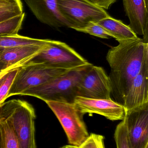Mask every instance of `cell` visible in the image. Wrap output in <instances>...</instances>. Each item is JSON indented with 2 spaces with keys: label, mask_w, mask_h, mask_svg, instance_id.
Listing matches in <instances>:
<instances>
[{
  "label": "cell",
  "mask_w": 148,
  "mask_h": 148,
  "mask_svg": "<svg viewBox=\"0 0 148 148\" xmlns=\"http://www.w3.org/2000/svg\"><path fill=\"white\" fill-rule=\"evenodd\" d=\"M119 42L109 50L106 59L110 68L109 77L111 95L115 101L123 105L124 97L148 56V43L139 37Z\"/></svg>",
  "instance_id": "cell-1"
},
{
  "label": "cell",
  "mask_w": 148,
  "mask_h": 148,
  "mask_svg": "<svg viewBox=\"0 0 148 148\" xmlns=\"http://www.w3.org/2000/svg\"><path fill=\"white\" fill-rule=\"evenodd\" d=\"M91 63L71 69L43 84L29 89L20 95L29 96L46 101L74 103L77 85Z\"/></svg>",
  "instance_id": "cell-2"
},
{
  "label": "cell",
  "mask_w": 148,
  "mask_h": 148,
  "mask_svg": "<svg viewBox=\"0 0 148 148\" xmlns=\"http://www.w3.org/2000/svg\"><path fill=\"white\" fill-rule=\"evenodd\" d=\"M0 107L12 122L20 148H36V114L32 105L23 100L13 99L4 102Z\"/></svg>",
  "instance_id": "cell-3"
},
{
  "label": "cell",
  "mask_w": 148,
  "mask_h": 148,
  "mask_svg": "<svg viewBox=\"0 0 148 148\" xmlns=\"http://www.w3.org/2000/svg\"><path fill=\"white\" fill-rule=\"evenodd\" d=\"M72 69H74L58 68L46 63L28 62L18 69L7 99L20 95L25 90L43 84Z\"/></svg>",
  "instance_id": "cell-4"
},
{
  "label": "cell",
  "mask_w": 148,
  "mask_h": 148,
  "mask_svg": "<svg viewBox=\"0 0 148 148\" xmlns=\"http://www.w3.org/2000/svg\"><path fill=\"white\" fill-rule=\"evenodd\" d=\"M45 102L59 120L69 144L80 147L89 136L83 120L84 114L74 103L52 101H46Z\"/></svg>",
  "instance_id": "cell-5"
},
{
  "label": "cell",
  "mask_w": 148,
  "mask_h": 148,
  "mask_svg": "<svg viewBox=\"0 0 148 148\" xmlns=\"http://www.w3.org/2000/svg\"><path fill=\"white\" fill-rule=\"evenodd\" d=\"M57 6L70 28L74 29L110 16L103 8L87 0H57Z\"/></svg>",
  "instance_id": "cell-6"
},
{
  "label": "cell",
  "mask_w": 148,
  "mask_h": 148,
  "mask_svg": "<svg viewBox=\"0 0 148 148\" xmlns=\"http://www.w3.org/2000/svg\"><path fill=\"white\" fill-rule=\"evenodd\" d=\"M29 62L46 63L58 68L67 69L76 68L89 63L65 42L51 40Z\"/></svg>",
  "instance_id": "cell-7"
},
{
  "label": "cell",
  "mask_w": 148,
  "mask_h": 148,
  "mask_svg": "<svg viewBox=\"0 0 148 148\" xmlns=\"http://www.w3.org/2000/svg\"><path fill=\"white\" fill-rule=\"evenodd\" d=\"M112 86L109 75L101 67L93 64L79 82L76 97L90 99H111Z\"/></svg>",
  "instance_id": "cell-8"
},
{
  "label": "cell",
  "mask_w": 148,
  "mask_h": 148,
  "mask_svg": "<svg viewBox=\"0 0 148 148\" xmlns=\"http://www.w3.org/2000/svg\"><path fill=\"white\" fill-rule=\"evenodd\" d=\"M123 120L130 148H148V104L126 111Z\"/></svg>",
  "instance_id": "cell-9"
},
{
  "label": "cell",
  "mask_w": 148,
  "mask_h": 148,
  "mask_svg": "<svg viewBox=\"0 0 148 148\" xmlns=\"http://www.w3.org/2000/svg\"><path fill=\"white\" fill-rule=\"evenodd\" d=\"M74 103L84 114H97L111 121H122L126 114L124 106L111 99H90L77 96Z\"/></svg>",
  "instance_id": "cell-10"
},
{
  "label": "cell",
  "mask_w": 148,
  "mask_h": 148,
  "mask_svg": "<svg viewBox=\"0 0 148 148\" xmlns=\"http://www.w3.org/2000/svg\"><path fill=\"white\" fill-rule=\"evenodd\" d=\"M36 19L43 24L55 28L71 27L60 13L57 0H24Z\"/></svg>",
  "instance_id": "cell-11"
},
{
  "label": "cell",
  "mask_w": 148,
  "mask_h": 148,
  "mask_svg": "<svg viewBox=\"0 0 148 148\" xmlns=\"http://www.w3.org/2000/svg\"><path fill=\"white\" fill-rule=\"evenodd\" d=\"M148 56L140 71L134 79L130 89L124 97L123 105L126 111L148 104Z\"/></svg>",
  "instance_id": "cell-12"
},
{
  "label": "cell",
  "mask_w": 148,
  "mask_h": 148,
  "mask_svg": "<svg viewBox=\"0 0 148 148\" xmlns=\"http://www.w3.org/2000/svg\"><path fill=\"white\" fill-rule=\"evenodd\" d=\"M124 10L129 21V26L136 35L148 43V0H123Z\"/></svg>",
  "instance_id": "cell-13"
},
{
  "label": "cell",
  "mask_w": 148,
  "mask_h": 148,
  "mask_svg": "<svg viewBox=\"0 0 148 148\" xmlns=\"http://www.w3.org/2000/svg\"><path fill=\"white\" fill-rule=\"evenodd\" d=\"M46 44L2 49L0 52V60L7 69L20 67L37 55Z\"/></svg>",
  "instance_id": "cell-14"
},
{
  "label": "cell",
  "mask_w": 148,
  "mask_h": 148,
  "mask_svg": "<svg viewBox=\"0 0 148 148\" xmlns=\"http://www.w3.org/2000/svg\"><path fill=\"white\" fill-rule=\"evenodd\" d=\"M118 42L134 40L138 38L137 35L129 25L124 24L120 20L109 16L97 22Z\"/></svg>",
  "instance_id": "cell-15"
},
{
  "label": "cell",
  "mask_w": 148,
  "mask_h": 148,
  "mask_svg": "<svg viewBox=\"0 0 148 148\" xmlns=\"http://www.w3.org/2000/svg\"><path fill=\"white\" fill-rule=\"evenodd\" d=\"M0 148H20L12 122L1 107Z\"/></svg>",
  "instance_id": "cell-16"
},
{
  "label": "cell",
  "mask_w": 148,
  "mask_h": 148,
  "mask_svg": "<svg viewBox=\"0 0 148 148\" xmlns=\"http://www.w3.org/2000/svg\"><path fill=\"white\" fill-rule=\"evenodd\" d=\"M49 39H38L20 35L0 36V48L14 47L30 45H43L48 42Z\"/></svg>",
  "instance_id": "cell-17"
},
{
  "label": "cell",
  "mask_w": 148,
  "mask_h": 148,
  "mask_svg": "<svg viewBox=\"0 0 148 148\" xmlns=\"http://www.w3.org/2000/svg\"><path fill=\"white\" fill-rule=\"evenodd\" d=\"M21 0H11L0 5V23L23 13Z\"/></svg>",
  "instance_id": "cell-18"
},
{
  "label": "cell",
  "mask_w": 148,
  "mask_h": 148,
  "mask_svg": "<svg viewBox=\"0 0 148 148\" xmlns=\"http://www.w3.org/2000/svg\"><path fill=\"white\" fill-rule=\"evenodd\" d=\"M25 17L23 12L20 15L0 23V36L17 34L21 29Z\"/></svg>",
  "instance_id": "cell-19"
},
{
  "label": "cell",
  "mask_w": 148,
  "mask_h": 148,
  "mask_svg": "<svg viewBox=\"0 0 148 148\" xmlns=\"http://www.w3.org/2000/svg\"><path fill=\"white\" fill-rule=\"evenodd\" d=\"M74 29L78 32L86 33L102 39H109L111 37L108 32L97 23L90 22L83 27Z\"/></svg>",
  "instance_id": "cell-20"
},
{
  "label": "cell",
  "mask_w": 148,
  "mask_h": 148,
  "mask_svg": "<svg viewBox=\"0 0 148 148\" xmlns=\"http://www.w3.org/2000/svg\"><path fill=\"white\" fill-rule=\"evenodd\" d=\"M114 139L117 148H130L126 124L123 120L116 127L115 132Z\"/></svg>",
  "instance_id": "cell-21"
},
{
  "label": "cell",
  "mask_w": 148,
  "mask_h": 148,
  "mask_svg": "<svg viewBox=\"0 0 148 148\" xmlns=\"http://www.w3.org/2000/svg\"><path fill=\"white\" fill-rule=\"evenodd\" d=\"M19 68L14 69L9 71L0 86V104L5 102V100L7 99V95L17 74Z\"/></svg>",
  "instance_id": "cell-22"
},
{
  "label": "cell",
  "mask_w": 148,
  "mask_h": 148,
  "mask_svg": "<svg viewBox=\"0 0 148 148\" xmlns=\"http://www.w3.org/2000/svg\"><path fill=\"white\" fill-rule=\"evenodd\" d=\"M104 137L95 134H89L88 138L79 147V148H105Z\"/></svg>",
  "instance_id": "cell-23"
},
{
  "label": "cell",
  "mask_w": 148,
  "mask_h": 148,
  "mask_svg": "<svg viewBox=\"0 0 148 148\" xmlns=\"http://www.w3.org/2000/svg\"><path fill=\"white\" fill-rule=\"evenodd\" d=\"M116 0H96V4L104 9H108Z\"/></svg>",
  "instance_id": "cell-24"
},
{
  "label": "cell",
  "mask_w": 148,
  "mask_h": 148,
  "mask_svg": "<svg viewBox=\"0 0 148 148\" xmlns=\"http://www.w3.org/2000/svg\"><path fill=\"white\" fill-rule=\"evenodd\" d=\"M2 49L3 48H0V52H1V50H2ZM9 69H12L6 68V67H5V66H4V64H3V63L1 62V61L0 60V74L1 73H2L4 72V71Z\"/></svg>",
  "instance_id": "cell-25"
},
{
  "label": "cell",
  "mask_w": 148,
  "mask_h": 148,
  "mask_svg": "<svg viewBox=\"0 0 148 148\" xmlns=\"http://www.w3.org/2000/svg\"><path fill=\"white\" fill-rule=\"evenodd\" d=\"M8 73H7L5 74V75H3V76L1 78V79H0V86H1V84L2 83V82H3V81H4V79H5V77H6V75H7V74H8Z\"/></svg>",
  "instance_id": "cell-26"
},
{
  "label": "cell",
  "mask_w": 148,
  "mask_h": 148,
  "mask_svg": "<svg viewBox=\"0 0 148 148\" xmlns=\"http://www.w3.org/2000/svg\"><path fill=\"white\" fill-rule=\"evenodd\" d=\"M66 146V148H79V147L74 145H67Z\"/></svg>",
  "instance_id": "cell-27"
},
{
  "label": "cell",
  "mask_w": 148,
  "mask_h": 148,
  "mask_svg": "<svg viewBox=\"0 0 148 148\" xmlns=\"http://www.w3.org/2000/svg\"><path fill=\"white\" fill-rule=\"evenodd\" d=\"M11 0H0V5L1 4H3V3H6L10 1Z\"/></svg>",
  "instance_id": "cell-28"
},
{
  "label": "cell",
  "mask_w": 148,
  "mask_h": 148,
  "mask_svg": "<svg viewBox=\"0 0 148 148\" xmlns=\"http://www.w3.org/2000/svg\"><path fill=\"white\" fill-rule=\"evenodd\" d=\"M87 1H89L90 2L96 4V0H87Z\"/></svg>",
  "instance_id": "cell-29"
},
{
  "label": "cell",
  "mask_w": 148,
  "mask_h": 148,
  "mask_svg": "<svg viewBox=\"0 0 148 148\" xmlns=\"http://www.w3.org/2000/svg\"><path fill=\"white\" fill-rule=\"evenodd\" d=\"M60 148H66V146H63V147H62Z\"/></svg>",
  "instance_id": "cell-30"
}]
</instances>
